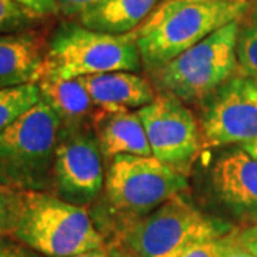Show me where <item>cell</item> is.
Here are the masks:
<instances>
[{
	"instance_id": "e0dca14e",
	"label": "cell",
	"mask_w": 257,
	"mask_h": 257,
	"mask_svg": "<svg viewBox=\"0 0 257 257\" xmlns=\"http://www.w3.org/2000/svg\"><path fill=\"white\" fill-rule=\"evenodd\" d=\"M236 57L239 73L257 80V5L254 3L239 19Z\"/></svg>"
},
{
	"instance_id": "603a6c76",
	"label": "cell",
	"mask_w": 257,
	"mask_h": 257,
	"mask_svg": "<svg viewBox=\"0 0 257 257\" xmlns=\"http://www.w3.org/2000/svg\"><path fill=\"white\" fill-rule=\"evenodd\" d=\"M69 257H133L126 248L120 244L119 241H106V244H103L99 248H93L87 250L79 254Z\"/></svg>"
},
{
	"instance_id": "ffe728a7",
	"label": "cell",
	"mask_w": 257,
	"mask_h": 257,
	"mask_svg": "<svg viewBox=\"0 0 257 257\" xmlns=\"http://www.w3.org/2000/svg\"><path fill=\"white\" fill-rule=\"evenodd\" d=\"M20 194L0 184V237H13L18 224Z\"/></svg>"
},
{
	"instance_id": "83f0119b",
	"label": "cell",
	"mask_w": 257,
	"mask_h": 257,
	"mask_svg": "<svg viewBox=\"0 0 257 257\" xmlns=\"http://www.w3.org/2000/svg\"><path fill=\"white\" fill-rule=\"evenodd\" d=\"M241 147H243L247 153H250L254 159H257V139L256 140H253V142H248V143L241 145Z\"/></svg>"
},
{
	"instance_id": "484cf974",
	"label": "cell",
	"mask_w": 257,
	"mask_h": 257,
	"mask_svg": "<svg viewBox=\"0 0 257 257\" xmlns=\"http://www.w3.org/2000/svg\"><path fill=\"white\" fill-rule=\"evenodd\" d=\"M221 257H253L241 246V243L237 239V229H234L224 236Z\"/></svg>"
},
{
	"instance_id": "cb8c5ba5",
	"label": "cell",
	"mask_w": 257,
	"mask_h": 257,
	"mask_svg": "<svg viewBox=\"0 0 257 257\" xmlns=\"http://www.w3.org/2000/svg\"><path fill=\"white\" fill-rule=\"evenodd\" d=\"M13 2H16L23 8L32 10L33 13L45 19L60 15L56 0H13Z\"/></svg>"
},
{
	"instance_id": "8fae6325",
	"label": "cell",
	"mask_w": 257,
	"mask_h": 257,
	"mask_svg": "<svg viewBox=\"0 0 257 257\" xmlns=\"http://www.w3.org/2000/svg\"><path fill=\"white\" fill-rule=\"evenodd\" d=\"M104 165L106 159L93 128H60L50 193L64 202L89 209L103 192Z\"/></svg>"
},
{
	"instance_id": "3957f363",
	"label": "cell",
	"mask_w": 257,
	"mask_h": 257,
	"mask_svg": "<svg viewBox=\"0 0 257 257\" xmlns=\"http://www.w3.org/2000/svg\"><path fill=\"white\" fill-rule=\"evenodd\" d=\"M189 184L204 213L239 229L257 224V159L241 146L203 149Z\"/></svg>"
},
{
	"instance_id": "4316f807",
	"label": "cell",
	"mask_w": 257,
	"mask_h": 257,
	"mask_svg": "<svg viewBox=\"0 0 257 257\" xmlns=\"http://www.w3.org/2000/svg\"><path fill=\"white\" fill-rule=\"evenodd\" d=\"M237 239L253 257H257V224L237 229Z\"/></svg>"
},
{
	"instance_id": "5b68a950",
	"label": "cell",
	"mask_w": 257,
	"mask_h": 257,
	"mask_svg": "<svg viewBox=\"0 0 257 257\" xmlns=\"http://www.w3.org/2000/svg\"><path fill=\"white\" fill-rule=\"evenodd\" d=\"M60 121L40 100L0 133V184L16 192H47L52 187Z\"/></svg>"
},
{
	"instance_id": "7c38bea8",
	"label": "cell",
	"mask_w": 257,
	"mask_h": 257,
	"mask_svg": "<svg viewBox=\"0 0 257 257\" xmlns=\"http://www.w3.org/2000/svg\"><path fill=\"white\" fill-rule=\"evenodd\" d=\"M49 43L37 29L0 35V90L39 83Z\"/></svg>"
},
{
	"instance_id": "d6986e66",
	"label": "cell",
	"mask_w": 257,
	"mask_h": 257,
	"mask_svg": "<svg viewBox=\"0 0 257 257\" xmlns=\"http://www.w3.org/2000/svg\"><path fill=\"white\" fill-rule=\"evenodd\" d=\"M43 22L45 18L13 0H0V35L35 30Z\"/></svg>"
},
{
	"instance_id": "6da1fadb",
	"label": "cell",
	"mask_w": 257,
	"mask_h": 257,
	"mask_svg": "<svg viewBox=\"0 0 257 257\" xmlns=\"http://www.w3.org/2000/svg\"><path fill=\"white\" fill-rule=\"evenodd\" d=\"M189 186L187 176L153 156L120 155L107 163L103 192L89 211L103 239L116 241L128 226L189 192Z\"/></svg>"
},
{
	"instance_id": "2e32d148",
	"label": "cell",
	"mask_w": 257,
	"mask_h": 257,
	"mask_svg": "<svg viewBox=\"0 0 257 257\" xmlns=\"http://www.w3.org/2000/svg\"><path fill=\"white\" fill-rule=\"evenodd\" d=\"M159 3L160 0H100L74 20L90 30L127 35L150 18Z\"/></svg>"
},
{
	"instance_id": "7a4b0ae2",
	"label": "cell",
	"mask_w": 257,
	"mask_h": 257,
	"mask_svg": "<svg viewBox=\"0 0 257 257\" xmlns=\"http://www.w3.org/2000/svg\"><path fill=\"white\" fill-rule=\"evenodd\" d=\"M250 6L251 2L163 0L136 30L147 77L216 30L239 20Z\"/></svg>"
},
{
	"instance_id": "30bf717a",
	"label": "cell",
	"mask_w": 257,
	"mask_h": 257,
	"mask_svg": "<svg viewBox=\"0 0 257 257\" xmlns=\"http://www.w3.org/2000/svg\"><path fill=\"white\" fill-rule=\"evenodd\" d=\"M138 111L146 130L152 156L189 177L203 150L194 110L176 97L157 93L153 103Z\"/></svg>"
},
{
	"instance_id": "ba28073f",
	"label": "cell",
	"mask_w": 257,
	"mask_h": 257,
	"mask_svg": "<svg viewBox=\"0 0 257 257\" xmlns=\"http://www.w3.org/2000/svg\"><path fill=\"white\" fill-rule=\"evenodd\" d=\"M239 20L223 26L200 43L149 76L157 93L196 109L221 84L239 73L236 57Z\"/></svg>"
},
{
	"instance_id": "9c48e42d",
	"label": "cell",
	"mask_w": 257,
	"mask_h": 257,
	"mask_svg": "<svg viewBox=\"0 0 257 257\" xmlns=\"http://www.w3.org/2000/svg\"><path fill=\"white\" fill-rule=\"evenodd\" d=\"M203 149L241 146L257 139V80L237 73L196 109Z\"/></svg>"
},
{
	"instance_id": "277c9868",
	"label": "cell",
	"mask_w": 257,
	"mask_h": 257,
	"mask_svg": "<svg viewBox=\"0 0 257 257\" xmlns=\"http://www.w3.org/2000/svg\"><path fill=\"white\" fill-rule=\"evenodd\" d=\"M15 239L45 257H69L106 244L87 207L47 192H19Z\"/></svg>"
},
{
	"instance_id": "7402d4cb",
	"label": "cell",
	"mask_w": 257,
	"mask_h": 257,
	"mask_svg": "<svg viewBox=\"0 0 257 257\" xmlns=\"http://www.w3.org/2000/svg\"><path fill=\"white\" fill-rule=\"evenodd\" d=\"M0 257H45L15 237H0Z\"/></svg>"
},
{
	"instance_id": "f1b7e54d",
	"label": "cell",
	"mask_w": 257,
	"mask_h": 257,
	"mask_svg": "<svg viewBox=\"0 0 257 257\" xmlns=\"http://www.w3.org/2000/svg\"><path fill=\"white\" fill-rule=\"evenodd\" d=\"M227 2H234V3H241V2H248V0H227Z\"/></svg>"
},
{
	"instance_id": "5bb4252c",
	"label": "cell",
	"mask_w": 257,
	"mask_h": 257,
	"mask_svg": "<svg viewBox=\"0 0 257 257\" xmlns=\"http://www.w3.org/2000/svg\"><path fill=\"white\" fill-rule=\"evenodd\" d=\"M92 128L106 163L120 155L152 156L139 111L99 109L94 114Z\"/></svg>"
},
{
	"instance_id": "d4e9b609",
	"label": "cell",
	"mask_w": 257,
	"mask_h": 257,
	"mask_svg": "<svg viewBox=\"0 0 257 257\" xmlns=\"http://www.w3.org/2000/svg\"><path fill=\"white\" fill-rule=\"evenodd\" d=\"M99 2L100 0H56L60 15L70 19H76L79 15H82L84 10L92 8L93 5Z\"/></svg>"
},
{
	"instance_id": "8992f818",
	"label": "cell",
	"mask_w": 257,
	"mask_h": 257,
	"mask_svg": "<svg viewBox=\"0 0 257 257\" xmlns=\"http://www.w3.org/2000/svg\"><path fill=\"white\" fill-rule=\"evenodd\" d=\"M142 69L136 32L109 35L69 20L49 40L43 76L72 80L110 72L139 73Z\"/></svg>"
},
{
	"instance_id": "ac0fdd59",
	"label": "cell",
	"mask_w": 257,
	"mask_h": 257,
	"mask_svg": "<svg viewBox=\"0 0 257 257\" xmlns=\"http://www.w3.org/2000/svg\"><path fill=\"white\" fill-rule=\"evenodd\" d=\"M42 100L37 83L0 90V133Z\"/></svg>"
},
{
	"instance_id": "44dd1931",
	"label": "cell",
	"mask_w": 257,
	"mask_h": 257,
	"mask_svg": "<svg viewBox=\"0 0 257 257\" xmlns=\"http://www.w3.org/2000/svg\"><path fill=\"white\" fill-rule=\"evenodd\" d=\"M223 240H224V236L197 241L192 247L187 248L180 257H221Z\"/></svg>"
},
{
	"instance_id": "4fadbf2b",
	"label": "cell",
	"mask_w": 257,
	"mask_h": 257,
	"mask_svg": "<svg viewBox=\"0 0 257 257\" xmlns=\"http://www.w3.org/2000/svg\"><path fill=\"white\" fill-rule=\"evenodd\" d=\"M93 103L104 110H140L153 103L157 90L146 77L133 72H110L79 77Z\"/></svg>"
},
{
	"instance_id": "9a60e30c",
	"label": "cell",
	"mask_w": 257,
	"mask_h": 257,
	"mask_svg": "<svg viewBox=\"0 0 257 257\" xmlns=\"http://www.w3.org/2000/svg\"><path fill=\"white\" fill-rule=\"evenodd\" d=\"M37 84L42 100L55 111L63 130L92 128L99 107L77 79L60 80L43 76Z\"/></svg>"
},
{
	"instance_id": "52a82bcc",
	"label": "cell",
	"mask_w": 257,
	"mask_h": 257,
	"mask_svg": "<svg viewBox=\"0 0 257 257\" xmlns=\"http://www.w3.org/2000/svg\"><path fill=\"white\" fill-rule=\"evenodd\" d=\"M234 229L239 227L204 213L184 192L128 226L116 241L133 257H180L194 243Z\"/></svg>"
}]
</instances>
